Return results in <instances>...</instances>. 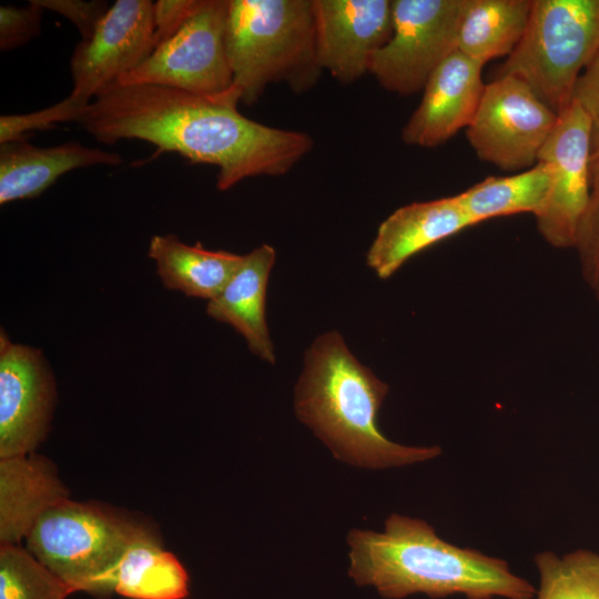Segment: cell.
<instances>
[{
  "instance_id": "obj_26",
  "label": "cell",
  "mask_w": 599,
  "mask_h": 599,
  "mask_svg": "<svg viewBox=\"0 0 599 599\" xmlns=\"http://www.w3.org/2000/svg\"><path fill=\"white\" fill-rule=\"evenodd\" d=\"M577 250L585 282L599 301V180L591 181V194L579 223Z\"/></svg>"
},
{
  "instance_id": "obj_13",
  "label": "cell",
  "mask_w": 599,
  "mask_h": 599,
  "mask_svg": "<svg viewBox=\"0 0 599 599\" xmlns=\"http://www.w3.org/2000/svg\"><path fill=\"white\" fill-rule=\"evenodd\" d=\"M316 53L342 84L369 73L372 57L393 34L392 0H313Z\"/></svg>"
},
{
  "instance_id": "obj_16",
  "label": "cell",
  "mask_w": 599,
  "mask_h": 599,
  "mask_svg": "<svg viewBox=\"0 0 599 599\" xmlns=\"http://www.w3.org/2000/svg\"><path fill=\"white\" fill-rule=\"evenodd\" d=\"M122 161L119 153L75 141L47 148L24 139L0 144V204L39 196L69 171Z\"/></svg>"
},
{
  "instance_id": "obj_2",
  "label": "cell",
  "mask_w": 599,
  "mask_h": 599,
  "mask_svg": "<svg viewBox=\"0 0 599 599\" xmlns=\"http://www.w3.org/2000/svg\"><path fill=\"white\" fill-rule=\"evenodd\" d=\"M349 576L374 586L385 598L413 593L432 598L535 599L536 588L514 575L508 564L440 539L426 521L390 515L384 532L349 531Z\"/></svg>"
},
{
  "instance_id": "obj_18",
  "label": "cell",
  "mask_w": 599,
  "mask_h": 599,
  "mask_svg": "<svg viewBox=\"0 0 599 599\" xmlns=\"http://www.w3.org/2000/svg\"><path fill=\"white\" fill-rule=\"evenodd\" d=\"M68 490L45 458L28 454L0 458V542L19 546L39 517Z\"/></svg>"
},
{
  "instance_id": "obj_3",
  "label": "cell",
  "mask_w": 599,
  "mask_h": 599,
  "mask_svg": "<svg viewBox=\"0 0 599 599\" xmlns=\"http://www.w3.org/2000/svg\"><path fill=\"white\" fill-rule=\"evenodd\" d=\"M388 385L364 366L343 336L319 335L304 356L295 387L297 418L334 456L364 468H388L435 458L440 447H413L385 437L377 423Z\"/></svg>"
},
{
  "instance_id": "obj_14",
  "label": "cell",
  "mask_w": 599,
  "mask_h": 599,
  "mask_svg": "<svg viewBox=\"0 0 599 599\" xmlns=\"http://www.w3.org/2000/svg\"><path fill=\"white\" fill-rule=\"evenodd\" d=\"M483 67L458 50L450 54L429 77L420 103L402 130L403 142L436 148L467 129L485 90Z\"/></svg>"
},
{
  "instance_id": "obj_31",
  "label": "cell",
  "mask_w": 599,
  "mask_h": 599,
  "mask_svg": "<svg viewBox=\"0 0 599 599\" xmlns=\"http://www.w3.org/2000/svg\"><path fill=\"white\" fill-rule=\"evenodd\" d=\"M591 181L599 180V120H593L590 153Z\"/></svg>"
},
{
  "instance_id": "obj_7",
  "label": "cell",
  "mask_w": 599,
  "mask_h": 599,
  "mask_svg": "<svg viewBox=\"0 0 599 599\" xmlns=\"http://www.w3.org/2000/svg\"><path fill=\"white\" fill-rule=\"evenodd\" d=\"M465 1L392 0V38L369 65L383 89L400 95L424 90L433 72L458 50Z\"/></svg>"
},
{
  "instance_id": "obj_8",
  "label": "cell",
  "mask_w": 599,
  "mask_h": 599,
  "mask_svg": "<svg viewBox=\"0 0 599 599\" xmlns=\"http://www.w3.org/2000/svg\"><path fill=\"white\" fill-rule=\"evenodd\" d=\"M229 4L230 0H202L173 37L115 83L154 84L199 94L229 90L233 85L224 41Z\"/></svg>"
},
{
  "instance_id": "obj_23",
  "label": "cell",
  "mask_w": 599,
  "mask_h": 599,
  "mask_svg": "<svg viewBox=\"0 0 599 599\" xmlns=\"http://www.w3.org/2000/svg\"><path fill=\"white\" fill-rule=\"evenodd\" d=\"M535 564L539 571L535 599H599V554L578 549L558 557L544 551Z\"/></svg>"
},
{
  "instance_id": "obj_25",
  "label": "cell",
  "mask_w": 599,
  "mask_h": 599,
  "mask_svg": "<svg viewBox=\"0 0 599 599\" xmlns=\"http://www.w3.org/2000/svg\"><path fill=\"white\" fill-rule=\"evenodd\" d=\"M88 106L73 97L57 102L45 109L23 113L7 114L0 116V144L23 139V134L30 131L48 130L58 123L79 119Z\"/></svg>"
},
{
  "instance_id": "obj_6",
  "label": "cell",
  "mask_w": 599,
  "mask_h": 599,
  "mask_svg": "<svg viewBox=\"0 0 599 599\" xmlns=\"http://www.w3.org/2000/svg\"><path fill=\"white\" fill-rule=\"evenodd\" d=\"M150 531L135 521L69 498L47 509L28 534L27 550L77 591L113 592L129 547Z\"/></svg>"
},
{
  "instance_id": "obj_1",
  "label": "cell",
  "mask_w": 599,
  "mask_h": 599,
  "mask_svg": "<svg viewBox=\"0 0 599 599\" xmlns=\"http://www.w3.org/2000/svg\"><path fill=\"white\" fill-rule=\"evenodd\" d=\"M240 102L234 85L199 94L114 82L94 97L77 123L101 143L143 140L193 163L216 166L220 191L248 177L284 175L311 152V135L254 121L240 112Z\"/></svg>"
},
{
  "instance_id": "obj_4",
  "label": "cell",
  "mask_w": 599,
  "mask_h": 599,
  "mask_svg": "<svg viewBox=\"0 0 599 599\" xmlns=\"http://www.w3.org/2000/svg\"><path fill=\"white\" fill-rule=\"evenodd\" d=\"M224 41L233 85L246 105L273 83L305 93L323 72L313 0H230Z\"/></svg>"
},
{
  "instance_id": "obj_17",
  "label": "cell",
  "mask_w": 599,
  "mask_h": 599,
  "mask_svg": "<svg viewBox=\"0 0 599 599\" xmlns=\"http://www.w3.org/2000/svg\"><path fill=\"white\" fill-rule=\"evenodd\" d=\"M276 253L262 244L243 255V261L221 293L209 301L210 317L231 325L261 359L274 364L275 353L266 324V292Z\"/></svg>"
},
{
  "instance_id": "obj_22",
  "label": "cell",
  "mask_w": 599,
  "mask_h": 599,
  "mask_svg": "<svg viewBox=\"0 0 599 599\" xmlns=\"http://www.w3.org/2000/svg\"><path fill=\"white\" fill-rule=\"evenodd\" d=\"M187 587L182 564L149 532L123 555L115 570L113 592L132 599H182Z\"/></svg>"
},
{
  "instance_id": "obj_19",
  "label": "cell",
  "mask_w": 599,
  "mask_h": 599,
  "mask_svg": "<svg viewBox=\"0 0 599 599\" xmlns=\"http://www.w3.org/2000/svg\"><path fill=\"white\" fill-rule=\"evenodd\" d=\"M148 255L167 290L207 301L221 293L243 261V255L189 245L174 234L154 235Z\"/></svg>"
},
{
  "instance_id": "obj_30",
  "label": "cell",
  "mask_w": 599,
  "mask_h": 599,
  "mask_svg": "<svg viewBox=\"0 0 599 599\" xmlns=\"http://www.w3.org/2000/svg\"><path fill=\"white\" fill-rule=\"evenodd\" d=\"M575 100L599 120V51L579 78Z\"/></svg>"
},
{
  "instance_id": "obj_29",
  "label": "cell",
  "mask_w": 599,
  "mask_h": 599,
  "mask_svg": "<svg viewBox=\"0 0 599 599\" xmlns=\"http://www.w3.org/2000/svg\"><path fill=\"white\" fill-rule=\"evenodd\" d=\"M202 0L153 2L154 48L173 37L200 8Z\"/></svg>"
},
{
  "instance_id": "obj_10",
  "label": "cell",
  "mask_w": 599,
  "mask_h": 599,
  "mask_svg": "<svg viewBox=\"0 0 599 599\" xmlns=\"http://www.w3.org/2000/svg\"><path fill=\"white\" fill-rule=\"evenodd\" d=\"M593 118L576 101L558 113L538 162L552 169L550 195L536 216L544 240L557 248L575 245L591 194L590 153Z\"/></svg>"
},
{
  "instance_id": "obj_24",
  "label": "cell",
  "mask_w": 599,
  "mask_h": 599,
  "mask_svg": "<svg viewBox=\"0 0 599 599\" xmlns=\"http://www.w3.org/2000/svg\"><path fill=\"white\" fill-rule=\"evenodd\" d=\"M78 592L20 546H1L0 599H65Z\"/></svg>"
},
{
  "instance_id": "obj_27",
  "label": "cell",
  "mask_w": 599,
  "mask_h": 599,
  "mask_svg": "<svg viewBox=\"0 0 599 599\" xmlns=\"http://www.w3.org/2000/svg\"><path fill=\"white\" fill-rule=\"evenodd\" d=\"M43 9L33 0L23 8L0 7V49L9 51L26 44L41 30Z\"/></svg>"
},
{
  "instance_id": "obj_28",
  "label": "cell",
  "mask_w": 599,
  "mask_h": 599,
  "mask_svg": "<svg viewBox=\"0 0 599 599\" xmlns=\"http://www.w3.org/2000/svg\"><path fill=\"white\" fill-rule=\"evenodd\" d=\"M43 10L54 11L70 20L79 30L82 40H88L108 12L106 1L83 0H33Z\"/></svg>"
},
{
  "instance_id": "obj_11",
  "label": "cell",
  "mask_w": 599,
  "mask_h": 599,
  "mask_svg": "<svg viewBox=\"0 0 599 599\" xmlns=\"http://www.w3.org/2000/svg\"><path fill=\"white\" fill-rule=\"evenodd\" d=\"M154 50L153 2L116 0L70 61L71 97L89 104L104 88L138 68Z\"/></svg>"
},
{
  "instance_id": "obj_5",
  "label": "cell",
  "mask_w": 599,
  "mask_h": 599,
  "mask_svg": "<svg viewBox=\"0 0 599 599\" xmlns=\"http://www.w3.org/2000/svg\"><path fill=\"white\" fill-rule=\"evenodd\" d=\"M599 51V0H532L526 31L498 77L522 80L557 114Z\"/></svg>"
},
{
  "instance_id": "obj_12",
  "label": "cell",
  "mask_w": 599,
  "mask_h": 599,
  "mask_svg": "<svg viewBox=\"0 0 599 599\" xmlns=\"http://www.w3.org/2000/svg\"><path fill=\"white\" fill-rule=\"evenodd\" d=\"M48 362L0 333V458L31 454L44 439L55 402Z\"/></svg>"
},
{
  "instance_id": "obj_9",
  "label": "cell",
  "mask_w": 599,
  "mask_h": 599,
  "mask_svg": "<svg viewBox=\"0 0 599 599\" xmlns=\"http://www.w3.org/2000/svg\"><path fill=\"white\" fill-rule=\"evenodd\" d=\"M557 118L522 80L498 77L485 85L466 136L480 160L504 171L528 170Z\"/></svg>"
},
{
  "instance_id": "obj_15",
  "label": "cell",
  "mask_w": 599,
  "mask_h": 599,
  "mask_svg": "<svg viewBox=\"0 0 599 599\" xmlns=\"http://www.w3.org/2000/svg\"><path fill=\"white\" fill-rule=\"evenodd\" d=\"M476 225L456 195L413 202L395 210L378 226L366 263L386 280L410 257Z\"/></svg>"
},
{
  "instance_id": "obj_21",
  "label": "cell",
  "mask_w": 599,
  "mask_h": 599,
  "mask_svg": "<svg viewBox=\"0 0 599 599\" xmlns=\"http://www.w3.org/2000/svg\"><path fill=\"white\" fill-rule=\"evenodd\" d=\"M551 181V165L537 162L520 173L486 177L456 196L475 224L519 213L537 216L547 204Z\"/></svg>"
},
{
  "instance_id": "obj_20",
  "label": "cell",
  "mask_w": 599,
  "mask_h": 599,
  "mask_svg": "<svg viewBox=\"0 0 599 599\" xmlns=\"http://www.w3.org/2000/svg\"><path fill=\"white\" fill-rule=\"evenodd\" d=\"M532 0H466L458 51L483 65L508 57L521 40Z\"/></svg>"
}]
</instances>
